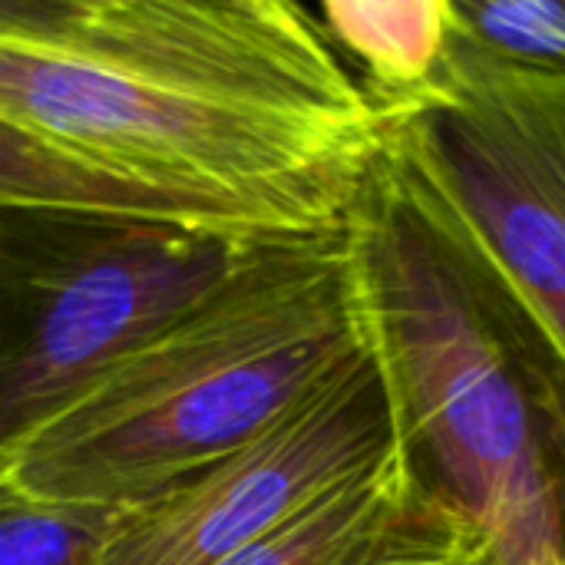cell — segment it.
Wrapping results in <instances>:
<instances>
[{"label":"cell","instance_id":"ba28073f","mask_svg":"<svg viewBox=\"0 0 565 565\" xmlns=\"http://www.w3.org/2000/svg\"><path fill=\"white\" fill-rule=\"evenodd\" d=\"M311 13L381 109L427 93L450 50V0H324Z\"/></svg>","mask_w":565,"mask_h":565},{"label":"cell","instance_id":"6da1fadb","mask_svg":"<svg viewBox=\"0 0 565 565\" xmlns=\"http://www.w3.org/2000/svg\"><path fill=\"white\" fill-rule=\"evenodd\" d=\"M0 122L258 245L348 232L387 156L291 0H0Z\"/></svg>","mask_w":565,"mask_h":565},{"label":"cell","instance_id":"9c48e42d","mask_svg":"<svg viewBox=\"0 0 565 565\" xmlns=\"http://www.w3.org/2000/svg\"><path fill=\"white\" fill-rule=\"evenodd\" d=\"M0 205H79L175 218L199 225L172 199L109 175L0 122ZM205 228V225H199ZM212 232V228H209Z\"/></svg>","mask_w":565,"mask_h":565},{"label":"cell","instance_id":"30bf717a","mask_svg":"<svg viewBox=\"0 0 565 565\" xmlns=\"http://www.w3.org/2000/svg\"><path fill=\"white\" fill-rule=\"evenodd\" d=\"M129 513L43 500L0 477V565H96Z\"/></svg>","mask_w":565,"mask_h":565},{"label":"cell","instance_id":"52a82bcc","mask_svg":"<svg viewBox=\"0 0 565 565\" xmlns=\"http://www.w3.org/2000/svg\"><path fill=\"white\" fill-rule=\"evenodd\" d=\"M222 565H490V550L407 440Z\"/></svg>","mask_w":565,"mask_h":565},{"label":"cell","instance_id":"3957f363","mask_svg":"<svg viewBox=\"0 0 565 565\" xmlns=\"http://www.w3.org/2000/svg\"><path fill=\"white\" fill-rule=\"evenodd\" d=\"M354 228L424 473L490 565H565V401L384 166Z\"/></svg>","mask_w":565,"mask_h":565},{"label":"cell","instance_id":"5b68a950","mask_svg":"<svg viewBox=\"0 0 565 565\" xmlns=\"http://www.w3.org/2000/svg\"><path fill=\"white\" fill-rule=\"evenodd\" d=\"M255 248L142 212L0 205V473Z\"/></svg>","mask_w":565,"mask_h":565},{"label":"cell","instance_id":"277c9868","mask_svg":"<svg viewBox=\"0 0 565 565\" xmlns=\"http://www.w3.org/2000/svg\"><path fill=\"white\" fill-rule=\"evenodd\" d=\"M384 116L387 175L565 401V76L450 36L434 86Z\"/></svg>","mask_w":565,"mask_h":565},{"label":"cell","instance_id":"7a4b0ae2","mask_svg":"<svg viewBox=\"0 0 565 565\" xmlns=\"http://www.w3.org/2000/svg\"><path fill=\"white\" fill-rule=\"evenodd\" d=\"M377 344L358 228L255 248L0 477L76 507L142 510L252 444Z\"/></svg>","mask_w":565,"mask_h":565},{"label":"cell","instance_id":"8992f818","mask_svg":"<svg viewBox=\"0 0 565 565\" xmlns=\"http://www.w3.org/2000/svg\"><path fill=\"white\" fill-rule=\"evenodd\" d=\"M407 440L397 381L377 331L367 354L252 444L169 497L132 510L96 565L228 563Z\"/></svg>","mask_w":565,"mask_h":565},{"label":"cell","instance_id":"8fae6325","mask_svg":"<svg viewBox=\"0 0 565 565\" xmlns=\"http://www.w3.org/2000/svg\"><path fill=\"white\" fill-rule=\"evenodd\" d=\"M450 36L497 63L565 76V0H450Z\"/></svg>","mask_w":565,"mask_h":565}]
</instances>
